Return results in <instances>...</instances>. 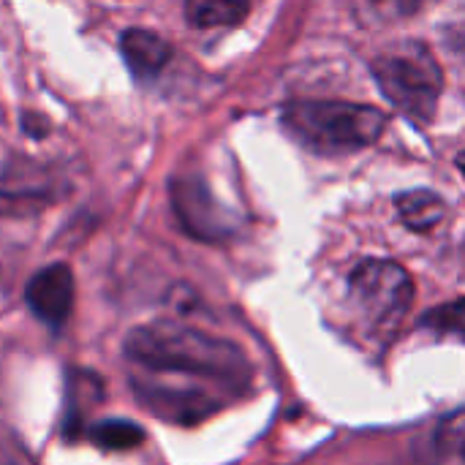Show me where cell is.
Segmentation results:
<instances>
[{"label":"cell","instance_id":"cell-1","mask_svg":"<svg viewBox=\"0 0 465 465\" xmlns=\"http://www.w3.org/2000/svg\"><path fill=\"white\" fill-rule=\"evenodd\" d=\"M128 384L139 403L172 425H196L234 401L253 379L240 346L180 322H150L125 338Z\"/></svg>","mask_w":465,"mask_h":465},{"label":"cell","instance_id":"cell-2","mask_svg":"<svg viewBox=\"0 0 465 465\" xmlns=\"http://www.w3.org/2000/svg\"><path fill=\"white\" fill-rule=\"evenodd\" d=\"M281 123L313 153H354L381 136L387 114L368 104L292 101L283 106Z\"/></svg>","mask_w":465,"mask_h":465},{"label":"cell","instance_id":"cell-3","mask_svg":"<svg viewBox=\"0 0 465 465\" xmlns=\"http://www.w3.org/2000/svg\"><path fill=\"white\" fill-rule=\"evenodd\" d=\"M349 297L360 327L371 338H392L403 324L411 302H414V283L411 275L384 259L362 262L349 278Z\"/></svg>","mask_w":465,"mask_h":465},{"label":"cell","instance_id":"cell-4","mask_svg":"<svg viewBox=\"0 0 465 465\" xmlns=\"http://www.w3.org/2000/svg\"><path fill=\"white\" fill-rule=\"evenodd\" d=\"M373 76L381 93L409 117L428 123L436 114L444 90V74L425 46L411 44L401 52L376 57Z\"/></svg>","mask_w":465,"mask_h":465},{"label":"cell","instance_id":"cell-5","mask_svg":"<svg viewBox=\"0 0 465 465\" xmlns=\"http://www.w3.org/2000/svg\"><path fill=\"white\" fill-rule=\"evenodd\" d=\"M172 207L183 229H188L199 240H221L232 229L221 204L213 199L210 188L199 177L172 180Z\"/></svg>","mask_w":465,"mask_h":465},{"label":"cell","instance_id":"cell-6","mask_svg":"<svg viewBox=\"0 0 465 465\" xmlns=\"http://www.w3.org/2000/svg\"><path fill=\"white\" fill-rule=\"evenodd\" d=\"M30 311L52 330L63 327L74 308V272L68 264H49L35 272L25 289Z\"/></svg>","mask_w":465,"mask_h":465},{"label":"cell","instance_id":"cell-7","mask_svg":"<svg viewBox=\"0 0 465 465\" xmlns=\"http://www.w3.org/2000/svg\"><path fill=\"white\" fill-rule=\"evenodd\" d=\"M54 191H57V183H54L52 172H46V166L33 163L27 158L11 161L0 174V199L19 204V207L44 204L52 199Z\"/></svg>","mask_w":465,"mask_h":465},{"label":"cell","instance_id":"cell-8","mask_svg":"<svg viewBox=\"0 0 465 465\" xmlns=\"http://www.w3.org/2000/svg\"><path fill=\"white\" fill-rule=\"evenodd\" d=\"M120 52L136 82L155 79L172 60V44L144 27H131L120 35Z\"/></svg>","mask_w":465,"mask_h":465},{"label":"cell","instance_id":"cell-9","mask_svg":"<svg viewBox=\"0 0 465 465\" xmlns=\"http://www.w3.org/2000/svg\"><path fill=\"white\" fill-rule=\"evenodd\" d=\"M420 465H465V411L441 417L420 444Z\"/></svg>","mask_w":465,"mask_h":465},{"label":"cell","instance_id":"cell-10","mask_svg":"<svg viewBox=\"0 0 465 465\" xmlns=\"http://www.w3.org/2000/svg\"><path fill=\"white\" fill-rule=\"evenodd\" d=\"M251 11V0H185V19L191 27H232Z\"/></svg>","mask_w":465,"mask_h":465},{"label":"cell","instance_id":"cell-11","mask_svg":"<svg viewBox=\"0 0 465 465\" xmlns=\"http://www.w3.org/2000/svg\"><path fill=\"white\" fill-rule=\"evenodd\" d=\"M398 213L403 218V223L414 232H430L436 223H441L447 204L439 193L417 188V191H406L398 199Z\"/></svg>","mask_w":465,"mask_h":465},{"label":"cell","instance_id":"cell-12","mask_svg":"<svg viewBox=\"0 0 465 465\" xmlns=\"http://www.w3.org/2000/svg\"><path fill=\"white\" fill-rule=\"evenodd\" d=\"M354 14L365 25H390L420 8V0H351Z\"/></svg>","mask_w":465,"mask_h":465},{"label":"cell","instance_id":"cell-13","mask_svg":"<svg viewBox=\"0 0 465 465\" xmlns=\"http://www.w3.org/2000/svg\"><path fill=\"white\" fill-rule=\"evenodd\" d=\"M90 439L93 444L104 447V450H112V452H120V450H134L142 444L144 433L125 422V420H109V422H98L93 430H90Z\"/></svg>","mask_w":465,"mask_h":465},{"label":"cell","instance_id":"cell-14","mask_svg":"<svg viewBox=\"0 0 465 465\" xmlns=\"http://www.w3.org/2000/svg\"><path fill=\"white\" fill-rule=\"evenodd\" d=\"M428 324L441 332H458L465 338V302H455V305L433 311L428 316Z\"/></svg>","mask_w":465,"mask_h":465},{"label":"cell","instance_id":"cell-15","mask_svg":"<svg viewBox=\"0 0 465 465\" xmlns=\"http://www.w3.org/2000/svg\"><path fill=\"white\" fill-rule=\"evenodd\" d=\"M458 166H460V172H463V177H465V150L458 155Z\"/></svg>","mask_w":465,"mask_h":465}]
</instances>
